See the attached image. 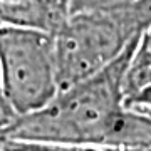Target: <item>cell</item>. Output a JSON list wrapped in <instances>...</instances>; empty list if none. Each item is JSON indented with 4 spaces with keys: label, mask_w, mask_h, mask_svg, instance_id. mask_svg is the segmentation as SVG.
<instances>
[{
    "label": "cell",
    "mask_w": 151,
    "mask_h": 151,
    "mask_svg": "<svg viewBox=\"0 0 151 151\" xmlns=\"http://www.w3.org/2000/svg\"><path fill=\"white\" fill-rule=\"evenodd\" d=\"M138 37L99 72L60 89L40 109L19 114L0 129V138L104 146L114 119L124 108L123 79Z\"/></svg>",
    "instance_id": "1"
},
{
    "label": "cell",
    "mask_w": 151,
    "mask_h": 151,
    "mask_svg": "<svg viewBox=\"0 0 151 151\" xmlns=\"http://www.w3.org/2000/svg\"><path fill=\"white\" fill-rule=\"evenodd\" d=\"M139 34L126 4L70 12L52 34L59 91L99 72Z\"/></svg>",
    "instance_id": "2"
},
{
    "label": "cell",
    "mask_w": 151,
    "mask_h": 151,
    "mask_svg": "<svg viewBox=\"0 0 151 151\" xmlns=\"http://www.w3.org/2000/svg\"><path fill=\"white\" fill-rule=\"evenodd\" d=\"M0 87L12 109L32 113L59 92L54 35L20 25H0Z\"/></svg>",
    "instance_id": "3"
},
{
    "label": "cell",
    "mask_w": 151,
    "mask_h": 151,
    "mask_svg": "<svg viewBox=\"0 0 151 151\" xmlns=\"http://www.w3.org/2000/svg\"><path fill=\"white\" fill-rule=\"evenodd\" d=\"M126 108L151 111V25L138 37L123 79Z\"/></svg>",
    "instance_id": "4"
},
{
    "label": "cell",
    "mask_w": 151,
    "mask_h": 151,
    "mask_svg": "<svg viewBox=\"0 0 151 151\" xmlns=\"http://www.w3.org/2000/svg\"><path fill=\"white\" fill-rule=\"evenodd\" d=\"M106 148H151V114L124 106L104 141Z\"/></svg>",
    "instance_id": "5"
},
{
    "label": "cell",
    "mask_w": 151,
    "mask_h": 151,
    "mask_svg": "<svg viewBox=\"0 0 151 151\" xmlns=\"http://www.w3.org/2000/svg\"><path fill=\"white\" fill-rule=\"evenodd\" d=\"M74 145H62L40 139L0 138V151H74Z\"/></svg>",
    "instance_id": "6"
},
{
    "label": "cell",
    "mask_w": 151,
    "mask_h": 151,
    "mask_svg": "<svg viewBox=\"0 0 151 151\" xmlns=\"http://www.w3.org/2000/svg\"><path fill=\"white\" fill-rule=\"evenodd\" d=\"M126 9L139 32L151 25V0H133L126 4Z\"/></svg>",
    "instance_id": "7"
},
{
    "label": "cell",
    "mask_w": 151,
    "mask_h": 151,
    "mask_svg": "<svg viewBox=\"0 0 151 151\" xmlns=\"http://www.w3.org/2000/svg\"><path fill=\"white\" fill-rule=\"evenodd\" d=\"M133 0H70V12L77 10H91V9H109L129 4Z\"/></svg>",
    "instance_id": "8"
},
{
    "label": "cell",
    "mask_w": 151,
    "mask_h": 151,
    "mask_svg": "<svg viewBox=\"0 0 151 151\" xmlns=\"http://www.w3.org/2000/svg\"><path fill=\"white\" fill-rule=\"evenodd\" d=\"M15 118H17V113L12 109V106L4 97V94L0 92V129H4L7 124H10Z\"/></svg>",
    "instance_id": "9"
},
{
    "label": "cell",
    "mask_w": 151,
    "mask_h": 151,
    "mask_svg": "<svg viewBox=\"0 0 151 151\" xmlns=\"http://www.w3.org/2000/svg\"><path fill=\"white\" fill-rule=\"evenodd\" d=\"M74 151H111V148L99 146V145H79L76 146Z\"/></svg>",
    "instance_id": "10"
},
{
    "label": "cell",
    "mask_w": 151,
    "mask_h": 151,
    "mask_svg": "<svg viewBox=\"0 0 151 151\" xmlns=\"http://www.w3.org/2000/svg\"><path fill=\"white\" fill-rule=\"evenodd\" d=\"M111 151H151V148H111Z\"/></svg>",
    "instance_id": "11"
},
{
    "label": "cell",
    "mask_w": 151,
    "mask_h": 151,
    "mask_svg": "<svg viewBox=\"0 0 151 151\" xmlns=\"http://www.w3.org/2000/svg\"><path fill=\"white\" fill-rule=\"evenodd\" d=\"M57 2H65V4H69V5H70V0H57ZM69 10H70V9H69Z\"/></svg>",
    "instance_id": "12"
},
{
    "label": "cell",
    "mask_w": 151,
    "mask_h": 151,
    "mask_svg": "<svg viewBox=\"0 0 151 151\" xmlns=\"http://www.w3.org/2000/svg\"><path fill=\"white\" fill-rule=\"evenodd\" d=\"M4 2H10V0H0V4H4Z\"/></svg>",
    "instance_id": "13"
},
{
    "label": "cell",
    "mask_w": 151,
    "mask_h": 151,
    "mask_svg": "<svg viewBox=\"0 0 151 151\" xmlns=\"http://www.w3.org/2000/svg\"><path fill=\"white\" fill-rule=\"evenodd\" d=\"M145 113H148V114H151V111H145Z\"/></svg>",
    "instance_id": "14"
},
{
    "label": "cell",
    "mask_w": 151,
    "mask_h": 151,
    "mask_svg": "<svg viewBox=\"0 0 151 151\" xmlns=\"http://www.w3.org/2000/svg\"><path fill=\"white\" fill-rule=\"evenodd\" d=\"M0 92H2V87H0Z\"/></svg>",
    "instance_id": "15"
},
{
    "label": "cell",
    "mask_w": 151,
    "mask_h": 151,
    "mask_svg": "<svg viewBox=\"0 0 151 151\" xmlns=\"http://www.w3.org/2000/svg\"><path fill=\"white\" fill-rule=\"evenodd\" d=\"M0 25H2V22H0Z\"/></svg>",
    "instance_id": "16"
}]
</instances>
